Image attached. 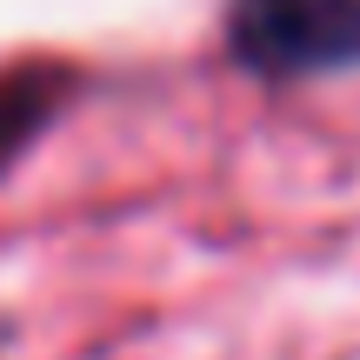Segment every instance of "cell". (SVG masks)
<instances>
[{
    "label": "cell",
    "mask_w": 360,
    "mask_h": 360,
    "mask_svg": "<svg viewBox=\"0 0 360 360\" xmlns=\"http://www.w3.org/2000/svg\"><path fill=\"white\" fill-rule=\"evenodd\" d=\"M227 60L254 80H321L360 67V0H227Z\"/></svg>",
    "instance_id": "obj_1"
}]
</instances>
